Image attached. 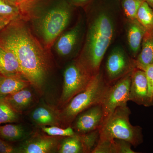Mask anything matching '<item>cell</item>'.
Instances as JSON below:
<instances>
[{
    "mask_svg": "<svg viewBox=\"0 0 153 153\" xmlns=\"http://www.w3.org/2000/svg\"><path fill=\"white\" fill-rule=\"evenodd\" d=\"M0 16L14 19L19 17L20 13L16 7L6 0H0Z\"/></svg>",
    "mask_w": 153,
    "mask_h": 153,
    "instance_id": "4316f807",
    "label": "cell"
},
{
    "mask_svg": "<svg viewBox=\"0 0 153 153\" xmlns=\"http://www.w3.org/2000/svg\"><path fill=\"white\" fill-rule=\"evenodd\" d=\"M13 20V19L11 18L0 16V30L5 27Z\"/></svg>",
    "mask_w": 153,
    "mask_h": 153,
    "instance_id": "1f68e13d",
    "label": "cell"
},
{
    "mask_svg": "<svg viewBox=\"0 0 153 153\" xmlns=\"http://www.w3.org/2000/svg\"><path fill=\"white\" fill-rule=\"evenodd\" d=\"M143 1L145 2L153 10V0H143Z\"/></svg>",
    "mask_w": 153,
    "mask_h": 153,
    "instance_id": "d6a6232c",
    "label": "cell"
},
{
    "mask_svg": "<svg viewBox=\"0 0 153 153\" xmlns=\"http://www.w3.org/2000/svg\"><path fill=\"white\" fill-rule=\"evenodd\" d=\"M132 71L108 87L101 103L103 113L102 126L117 108L127 105L129 101Z\"/></svg>",
    "mask_w": 153,
    "mask_h": 153,
    "instance_id": "52a82bcc",
    "label": "cell"
},
{
    "mask_svg": "<svg viewBox=\"0 0 153 153\" xmlns=\"http://www.w3.org/2000/svg\"><path fill=\"white\" fill-rule=\"evenodd\" d=\"M131 111L127 106L119 107L100 129V140H124L137 147L143 142L142 128L130 121Z\"/></svg>",
    "mask_w": 153,
    "mask_h": 153,
    "instance_id": "277c9868",
    "label": "cell"
},
{
    "mask_svg": "<svg viewBox=\"0 0 153 153\" xmlns=\"http://www.w3.org/2000/svg\"><path fill=\"white\" fill-rule=\"evenodd\" d=\"M103 116L101 104L95 105L77 115L71 126L78 134L100 130L102 125Z\"/></svg>",
    "mask_w": 153,
    "mask_h": 153,
    "instance_id": "30bf717a",
    "label": "cell"
},
{
    "mask_svg": "<svg viewBox=\"0 0 153 153\" xmlns=\"http://www.w3.org/2000/svg\"><path fill=\"white\" fill-rule=\"evenodd\" d=\"M117 153H136L131 149L132 145L124 140L114 139Z\"/></svg>",
    "mask_w": 153,
    "mask_h": 153,
    "instance_id": "f1b7e54d",
    "label": "cell"
},
{
    "mask_svg": "<svg viewBox=\"0 0 153 153\" xmlns=\"http://www.w3.org/2000/svg\"><path fill=\"white\" fill-rule=\"evenodd\" d=\"M110 85L101 71L91 78L86 88L74 96L60 109L59 115L61 126H71L80 113L95 105L101 104Z\"/></svg>",
    "mask_w": 153,
    "mask_h": 153,
    "instance_id": "3957f363",
    "label": "cell"
},
{
    "mask_svg": "<svg viewBox=\"0 0 153 153\" xmlns=\"http://www.w3.org/2000/svg\"><path fill=\"white\" fill-rule=\"evenodd\" d=\"M137 68L140 69L153 64V35L146 33L143 38L140 51L134 59Z\"/></svg>",
    "mask_w": 153,
    "mask_h": 153,
    "instance_id": "d6986e66",
    "label": "cell"
},
{
    "mask_svg": "<svg viewBox=\"0 0 153 153\" xmlns=\"http://www.w3.org/2000/svg\"><path fill=\"white\" fill-rule=\"evenodd\" d=\"M136 68L134 59H131L123 49L116 47L107 59L105 79L109 85H111Z\"/></svg>",
    "mask_w": 153,
    "mask_h": 153,
    "instance_id": "ba28073f",
    "label": "cell"
},
{
    "mask_svg": "<svg viewBox=\"0 0 153 153\" xmlns=\"http://www.w3.org/2000/svg\"><path fill=\"white\" fill-rule=\"evenodd\" d=\"M32 133L20 124L9 123L0 125V138L7 142L23 141Z\"/></svg>",
    "mask_w": 153,
    "mask_h": 153,
    "instance_id": "2e32d148",
    "label": "cell"
},
{
    "mask_svg": "<svg viewBox=\"0 0 153 153\" xmlns=\"http://www.w3.org/2000/svg\"><path fill=\"white\" fill-rule=\"evenodd\" d=\"M42 131L51 136L66 137L74 135L76 134L71 126L63 127L58 126L41 127Z\"/></svg>",
    "mask_w": 153,
    "mask_h": 153,
    "instance_id": "d4e9b609",
    "label": "cell"
},
{
    "mask_svg": "<svg viewBox=\"0 0 153 153\" xmlns=\"http://www.w3.org/2000/svg\"><path fill=\"white\" fill-rule=\"evenodd\" d=\"M143 0H120V6L127 20L136 19L137 13Z\"/></svg>",
    "mask_w": 153,
    "mask_h": 153,
    "instance_id": "cb8c5ba5",
    "label": "cell"
},
{
    "mask_svg": "<svg viewBox=\"0 0 153 153\" xmlns=\"http://www.w3.org/2000/svg\"><path fill=\"white\" fill-rule=\"evenodd\" d=\"M31 85L25 78L0 74V96L5 97Z\"/></svg>",
    "mask_w": 153,
    "mask_h": 153,
    "instance_id": "ac0fdd59",
    "label": "cell"
},
{
    "mask_svg": "<svg viewBox=\"0 0 153 153\" xmlns=\"http://www.w3.org/2000/svg\"><path fill=\"white\" fill-rule=\"evenodd\" d=\"M92 77L78 60L71 62L63 73V88L58 106L62 108L74 96L84 90Z\"/></svg>",
    "mask_w": 153,
    "mask_h": 153,
    "instance_id": "8992f818",
    "label": "cell"
},
{
    "mask_svg": "<svg viewBox=\"0 0 153 153\" xmlns=\"http://www.w3.org/2000/svg\"><path fill=\"white\" fill-rule=\"evenodd\" d=\"M20 114L9 104L5 97L0 96V125L18 122Z\"/></svg>",
    "mask_w": 153,
    "mask_h": 153,
    "instance_id": "603a6c76",
    "label": "cell"
},
{
    "mask_svg": "<svg viewBox=\"0 0 153 153\" xmlns=\"http://www.w3.org/2000/svg\"><path fill=\"white\" fill-rule=\"evenodd\" d=\"M29 117L34 124L40 128L49 126H61L59 109L46 103L34 107L29 114Z\"/></svg>",
    "mask_w": 153,
    "mask_h": 153,
    "instance_id": "7c38bea8",
    "label": "cell"
},
{
    "mask_svg": "<svg viewBox=\"0 0 153 153\" xmlns=\"http://www.w3.org/2000/svg\"><path fill=\"white\" fill-rule=\"evenodd\" d=\"M73 7H86L93 1V0H67Z\"/></svg>",
    "mask_w": 153,
    "mask_h": 153,
    "instance_id": "4dcf8cb0",
    "label": "cell"
},
{
    "mask_svg": "<svg viewBox=\"0 0 153 153\" xmlns=\"http://www.w3.org/2000/svg\"></svg>",
    "mask_w": 153,
    "mask_h": 153,
    "instance_id": "836d02e7",
    "label": "cell"
},
{
    "mask_svg": "<svg viewBox=\"0 0 153 153\" xmlns=\"http://www.w3.org/2000/svg\"><path fill=\"white\" fill-rule=\"evenodd\" d=\"M120 0H93L90 9L84 49L76 60L91 76L98 74L107 50L114 38L116 22L114 13Z\"/></svg>",
    "mask_w": 153,
    "mask_h": 153,
    "instance_id": "7a4b0ae2",
    "label": "cell"
},
{
    "mask_svg": "<svg viewBox=\"0 0 153 153\" xmlns=\"http://www.w3.org/2000/svg\"><path fill=\"white\" fill-rule=\"evenodd\" d=\"M91 153H117L114 140H99Z\"/></svg>",
    "mask_w": 153,
    "mask_h": 153,
    "instance_id": "484cf974",
    "label": "cell"
},
{
    "mask_svg": "<svg viewBox=\"0 0 153 153\" xmlns=\"http://www.w3.org/2000/svg\"><path fill=\"white\" fill-rule=\"evenodd\" d=\"M0 153H18V147L0 138Z\"/></svg>",
    "mask_w": 153,
    "mask_h": 153,
    "instance_id": "f546056e",
    "label": "cell"
},
{
    "mask_svg": "<svg viewBox=\"0 0 153 153\" xmlns=\"http://www.w3.org/2000/svg\"><path fill=\"white\" fill-rule=\"evenodd\" d=\"M140 69L146 73L147 79L149 102L152 106L153 105V64L145 66Z\"/></svg>",
    "mask_w": 153,
    "mask_h": 153,
    "instance_id": "83f0119b",
    "label": "cell"
},
{
    "mask_svg": "<svg viewBox=\"0 0 153 153\" xmlns=\"http://www.w3.org/2000/svg\"><path fill=\"white\" fill-rule=\"evenodd\" d=\"M72 7L67 0H61L41 19L39 27L47 49L52 47L57 37L68 25Z\"/></svg>",
    "mask_w": 153,
    "mask_h": 153,
    "instance_id": "5b68a950",
    "label": "cell"
},
{
    "mask_svg": "<svg viewBox=\"0 0 153 153\" xmlns=\"http://www.w3.org/2000/svg\"><path fill=\"white\" fill-rule=\"evenodd\" d=\"M129 101L139 105L150 106L146 76L145 71L139 68H135L132 71Z\"/></svg>",
    "mask_w": 153,
    "mask_h": 153,
    "instance_id": "8fae6325",
    "label": "cell"
},
{
    "mask_svg": "<svg viewBox=\"0 0 153 153\" xmlns=\"http://www.w3.org/2000/svg\"><path fill=\"white\" fill-rule=\"evenodd\" d=\"M62 137L51 136L47 134L33 133L17 146L18 153H49L57 152L58 145Z\"/></svg>",
    "mask_w": 153,
    "mask_h": 153,
    "instance_id": "9c48e42d",
    "label": "cell"
},
{
    "mask_svg": "<svg viewBox=\"0 0 153 153\" xmlns=\"http://www.w3.org/2000/svg\"><path fill=\"white\" fill-rule=\"evenodd\" d=\"M146 31L137 19L127 20V38L132 55L136 58L140 51Z\"/></svg>",
    "mask_w": 153,
    "mask_h": 153,
    "instance_id": "5bb4252c",
    "label": "cell"
},
{
    "mask_svg": "<svg viewBox=\"0 0 153 153\" xmlns=\"http://www.w3.org/2000/svg\"><path fill=\"white\" fill-rule=\"evenodd\" d=\"M30 85L13 94L7 96L5 99L13 108L20 114L35 106L37 97Z\"/></svg>",
    "mask_w": 153,
    "mask_h": 153,
    "instance_id": "4fadbf2b",
    "label": "cell"
},
{
    "mask_svg": "<svg viewBox=\"0 0 153 153\" xmlns=\"http://www.w3.org/2000/svg\"><path fill=\"white\" fill-rule=\"evenodd\" d=\"M16 7L19 10L20 18L28 20L33 16L34 11L43 0H6Z\"/></svg>",
    "mask_w": 153,
    "mask_h": 153,
    "instance_id": "44dd1931",
    "label": "cell"
},
{
    "mask_svg": "<svg viewBox=\"0 0 153 153\" xmlns=\"http://www.w3.org/2000/svg\"><path fill=\"white\" fill-rule=\"evenodd\" d=\"M57 152L59 153H85L79 134L63 137L60 140Z\"/></svg>",
    "mask_w": 153,
    "mask_h": 153,
    "instance_id": "ffe728a7",
    "label": "cell"
},
{
    "mask_svg": "<svg viewBox=\"0 0 153 153\" xmlns=\"http://www.w3.org/2000/svg\"><path fill=\"white\" fill-rule=\"evenodd\" d=\"M80 27L77 25L64 33L58 39L55 46L60 56L67 57L72 53L79 38Z\"/></svg>",
    "mask_w": 153,
    "mask_h": 153,
    "instance_id": "e0dca14e",
    "label": "cell"
},
{
    "mask_svg": "<svg viewBox=\"0 0 153 153\" xmlns=\"http://www.w3.org/2000/svg\"><path fill=\"white\" fill-rule=\"evenodd\" d=\"M0 74L4 76H16L25 78L16 55L8 49L1 46H0Z\"/></svg>",
    "mask_w": 153,
    "mask_h": 153,
    "instance_id": "9a60e30c",
    "label": "cell"
},
{
    "mask_svg": "<svg viewBox=\"0 0 153 153\" xmlns=\"http://www.w3.org/2000/svg\"><path fill=\"white\" fill-rule=\"evenodd\" d=\"M136 19L146 31V33L153 35V10L144 1L140 7Z\"/></svg>",
    "mask_w": 153,
    "mask_h": 153,
    "instance_id": "7402d4cb",
    "label": "cell"
},
{
    "mask_svg": "<svg viewBox=\"0 0 153 153\" xmlns=\"http://www.w3.org/2000/svg\"><path fill=\"white\" fill-rule=\"evenodd\" d=\"M0 46L14 53L25 79L38 94L43 95L52 60L24 23L14 24L2 38Z\"/></svg>",
    "mask_w": 153,
    "mask_h": 153,
    "instance_id": "6da1fadb",
    "label": "cell"
}]
</instances>
